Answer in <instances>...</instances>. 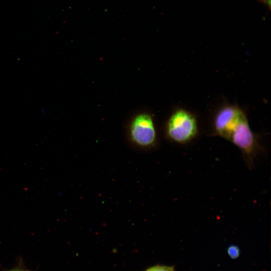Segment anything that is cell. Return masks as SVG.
Listing matches in <instances>:
<instances>
[{"label": "cell", "instance_id": "obj_5", "mask_svg": "<svg viewBox=\"0 0 271 271\" xmlns=\"http://www.w3.org/2000/svg\"><path fill=\"white\" fill-rule=\"evenodd\" d=\"M145 271H174L173 266L157 265L146 269Z\"/></svg>", "mask_w": 271, "mask_h": 271}, {"label": "cell", "instance_id": "obj_6", "mask_svg": "<svg viewBox=\"0 0 271 271\" xmlns=\"http://www.w3.org/2000/svg\"><path fill=\"white\" fill-rule=\"evenodd\" d=\"M6 271H28V270L22 268H13L10 270H6Z\"/></svg>", "mask_w": 271, "mask_h": 271}, {"label": "cell", "instance_id": "obj_4", "mask_svg": "<svg viewBox=\"0 0 271 271\" xmlns=\"http://www.w3.org/2000/svg\"><path fill=\"white\" fill-rule=\"evenodd\" d=\"M227 253L231 258L235 259L239 255V248L235 245H231L227 249Z\"/></svg>", "mask_w": 271, "mask_h": 271}, {"label": "cell", "instance_id": "obj_1", "mask_svg": "<svg viewBox=\"0 0 271 271\" xmlns=\"http://www.w3.org/2000/svg\"><path fill=\"white\" fill-rule=\"evenodd\" d=\"M212 128L215 135L233 144L240 150L247 168H254L255 160L263 152L258 137L249 125L247 116L236 104H224L216 112Z\"/></svg>", "mask_w": 271, "mask_h": 271}, {"label": "cell", "instance_id": "obj_3", "mask_svg": "<svg viewBox=\"0 0 271 271\" xmlns=\"http://www.w3.org/2000/svg\"><path fill=\"white\" fill-rule=\"evenodd\" d=\"M128 138L130 143L141 150H150L157 145V132L152 115L141 112L133 116L129 124Z\"/></svg>", "mask_w": 271, "mask_h": 271}, {"label": "cell", "instance_id": "obj_2", "mask_svg": "<svg viewBox=\"0 0 271 271\" xmlns=\"http://www.w3.org/2000/svg\"><path fill=\"white\" fill-rule=\"evenodd\" d=\"M165 132L170 141L179 144H187L198 136L199 128L196 117L187 109L178 108L168 118Z\"/></svg>", "mask_w": 271, "mask_h": 271}]
</instances>
